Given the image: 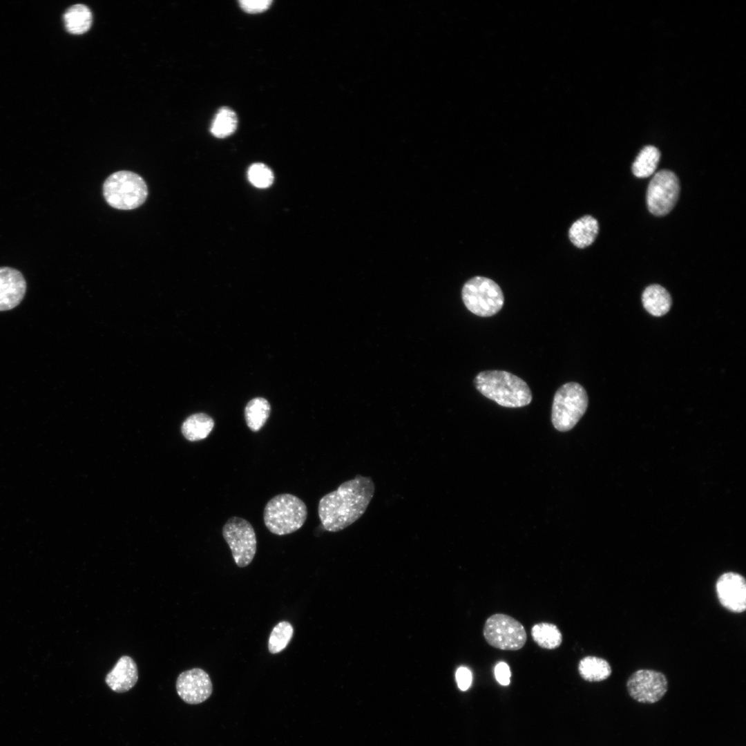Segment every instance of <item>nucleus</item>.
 I'll return each mask as SVG.
<instances>
[{"mask_svg":"<svg viewBox=\"0 0 746 746\" xmlns=\"http://www.w3.org/2000/svg\"><path fill=\"white\" fill-rule=\"evenodd\" d=\"M474 383L481 394L503 407H524L532 401L531 391L527 383L508 372H481L476 376Z\"/></svg>","mask_w":746,"mask_h":746,"instance_id":"nucleus-2","label":"nucleus"},{"mask_svg":"<svg viewBox=\"0 0 746 746\" xmlns=\"http://www.w3.org/2000/svg\"><path fill=\"white\" fill-rule=\"evenodd\" d=\"M598 231L599 224L597 220L586 215L572 224L568 231V237L576 247L582 249L595 241Z\"/></svg>","mask_w":746,"mask_h":746,"instance_id":"nucleus-16","label":"nucleus"},{"mask_svg":"<svg viewBox=\"0 0 746 746\" xmlns=\"http://www.w3.org/2000/svg\"><path fill=\"white\" fill-rule=\"evenodd\" d=\"M716 590L721 605L733 613H743L746 609V582L739 573L727 572L716 581Z\"/></svg>","mask_w":746,"mask_h":746,"instance_id":"nucleus-12","label":"nucleus"},{"mask_svg":"<svg viewBox=\"0 0 746 746\" xmlns=\"http://www.w3.org/2000/svg\"><path fill=\"white\" fill-rule=\"evenodd\" d=\"M248 179L254 186L258 188H267L273 183L274 174L267 165L262 163H255L249 168Z\"/></svg>","mask_w":746,"mask_h":746,"instance_id":"nucleus-25","label":"nucleus"},{"mask_svg":"<svg viewBox=\"0 0 746 746\" xmlns=\"http://www.w3.org/2000/svg\"><path fill=\"white\" fill-rule=\"evenodd\" d=\"M577 669L582 678L588 682L603 681L612 673L611 667L607 660L593 656H588L580 660Z\"/></svg>","mask_w":746,"mask_h":746,"instance_id":"nucleus-17","label":"nucleus"},{"mask_svg":"<svg viewBox=\"0 0 746 746\" xmlns=\"http://www.w3.org/2000/svg\"><path fill=\"white\" fill-rule=\"evenodd\" d=\"M644 308L651 315L662 316L666 314L672 305V298L667 290L660 285L647 287L642 295Z\"/></svg>","mask_w":746,"mask_h":746,"instance_id":"nucleus-15","label":"nucleus"},{"mask_svg":"<svg viewBox=\"0 0 746 746\" xmlns=\"http://www.w3.org/2000/svg\"><path fill=\"white\" fill-rule=\"evenodd\" d=\"M240 8L246 12L256 14L268 10L272 1L269 0H242L238 1Z\"/></svg>","mask_w":746,"mask_h":746,"instance_id":"nucleus-26","label":"nucleus"},{"mask_svg":"<svg viewBox=\"0 0 746 746\" xmlns=\"http://www.w3.org/2000/svg\"><path fill=\"white\" fill-rule=\"evenodd\" d=\"M680 191L679 180L673 172L667 169L658 171L647 191L649 211L656 216L668 214L675 207Z\"/></svg>","mask_w":746,"mask_h":746,"instance_id":"nucleus-9","label":"nucleus"},{"mask_svg":"<svg viewBox=\"0 0 746 746\" xmlns=\"http://www.w3.org/2000/svg\"><path fill=\"white\" fill-rule=\"evenodd\" d=\"M103 194L111 207L120 210H131L145 202L148 188L138 174L129 171H119L112 173L105 180Z\"/></svg>","mask_w":746,"mask_h":746,"instance_id":"nucleus-4","label":"nucleus"},{"mask_svg":"<svg viewBox=\"0 0 746 746\" xmlns=\"http://www.w3.org/2000/svg\"><path fill=\"white\" fill-rule=\"evenodd\" d=\"M461 297L470 312L482 317L496 314L504 302L499 286L494 280L483 276H475L468 280L462 288Z\"/></svg>","mask_w":746,"mask_h":746,"instance_id":"nucleus-6","label":"nucleus"},{"mask_svg":"<svg viewBox=\"0 0 746 746\" xmlns=\"http://www.w3.org/2000/svg\"><path fill=\"white\" fill-rule=\"evenodd\" d=\"M374 492L372 478L357 475L324 495L318 507L323 528L338 532L352 524L364 514Z\"/></svg>","mask_w":746,"mask_h":746,"instance_id":"nucleus-1","label":"nucleus"},{"mask_svg":"<svg viewBox=\"0 0 746 746\" xmlns=\"http://www.w3.org/2000/svg\"><path fill=\"white\" fill-rule=\"evenodd\" d=\"M589 399L585 389L579 383L569 382L555 392L551 412V421L556 430H571L585 413Z\"/></svg>","mask_w":746,"mask_h":746,"instance_id":"nucleus-5","label":"nucleus"},{"mask_svg":"<svg viewBox=\"0 0 746 746\" xmlns=\"http://www.w3.org/2000/svg\"><path fill=\"white\" fill-rule=\"evenodd\" d=\"M530 633L533 641L544 649H555L562 642V634L553 623L542 622L535 624L531 628Z\"/></svg>","mask_w":746,"mask_h":746,"instance_id":"nucleus-19","label":"nucleus"},{"mask_svg":"<svg viewBox=\"0 0 746 746\" xmlns=\"http://www.w3.org/2000/svg\"><path fill=\"white\" fill-rule=\"evenodd\" d=\"M294 633L292 625L287 621L278 623L272 629L268 642V649L271 653L282 651L289 644Z\"/></svg>","mask_w":746,"mask_h":746,"instance_id":"nucleus-24","label":"nucleus"},{"mask_svg":"<svg viewBox=\"0 0 746 746\" xmlns=\"http://www.w3.org/2000/svg\"><path fill=\"white\" fill-rule=\"evenodd\" d=\"M629 695L635 701L653 704L660 700L668 690V680L662 672L642 669L633 672L627 681Z\"/></svg>","mask_w":746,"mask_h":746,"instance_id":"nucleus-10","label":"nucleus"},{"mask_svg":"<svg viewBox=\"0 0 746 746\" xmlns=\"http://www.w3.org/2000/svg\"><path fill=\"white\" fill-rule=\"evenodd\" d=\"M66 30L72 34L79 35L88 31L92 23V14L85 5L76 4L70 7L64 15Z\"/></svg>","mask_w":746,"mask_h":746,"instance_id":"nucleus-20","label":"nucleus"},{"mask_svg":"<svg viewBox=\"0 0 746 746\" xmlns=\"http://www.w3.org/2000/svg\"><path fill=\"white\" fill-rule=\"evenodd\" d=\"M26 283L22 274L12 267H0V311L15 308L23 300Z\"/></svg>","mask_w":746,"mask_h":746,"instance_id":"nucleus-13","label":"nucleus"},{"mask_svg":"<svg viewBox=\"0 0 746 746\" xmlns=\"http://www.w3.org/2000/svg\"><path fill=\"white\" fill-rule=\"evenodd\" d=\"M495 676L497 681L504 686L510 684L511 676L508 664L504 662H500L495 667Z\"/></svg>","mask_w":746,"mask_h":746,"instance_id":"nucleus-28","label":"nucleus"},{"mask_svg":"<svg viewBox=\"0 0 746 746\" xmlns=\"http://www.w3.org/2000/svg\"><path fill=\"white\" fill-rule=\"evenodd\" d=\"M213 419L207 414L197 413L189 417L182 423V432L189 441H196L208 437L214 427Z\"/></svg>","mask_w":746,"mask_h":746,"instance_id":"nucleus-18","label":"nucleus"},{"mask_svg":"<svg viewBox=\"0 0 746 746\" xmlns=\"http://www.w3.org/2000/svg\"><path fill=\"white\" fill-rule=\"evenodd\" d=\"M307 517L305 504L298 497L284 493L271 498L266 504L263 519L272 533L284 535L303 526Z\"/></svg>","mask_w":746,"mask_h":746,"instance_id":"nucleus-3","label":"nucleus"},{"mask_svg":"<svg viewBox=\"0 0 746 746\" xmlns=\"http://www.w3.org/2000/svg\"><path fill=\"white\" fill-rule=\"evenodd\" d=\"M456 681L459 688L461 691H466L472 683V673L469 669L460 667L457 669L455 674Z\"/></svg>","mask_w":746,"mask_h":746,"instance_id":"nucleus-27","label":"nucleus"},{"mask_svg":"<svg viewBox=\"0 0 746 746\" xmlns=\"http://www.w3.org/2000/svg\"><path fill=\"white\" fill-rule=\"evenodd\" d=\"M222 536L236 565L239 567L249 565L256 552V537L251 524L243 518L232 517L224 524Z\"/></svg>","mask_w":746,"mask_h":746,"instance_id":"nucleus-8","label":"nucleus"},{"mask_svg":"<svg viewBox=\"0 0 746 746\" xmlns=\"http://www.w3.org/2000/svg\"><path fill=\"white\" fill-rule=\"evenodd\" d=\"M483 634L488 644L505 651H517L526 644L527 635L523 624L504 613H495L485 622Z\"/></svg>","mask_w":746,"mask_h":746,"instance_id":"nucleus-7","label":"nucleus"},{"mask_svg":"<svg viewBox=\"0 0 746 746\" xmlns=\"http://www.w3.org/2000/svg\"><path fill=\"white\" fill-rule=\"evenodd\" d=\"M176 690L185 702L196 705L207 700L213 686L209 674L202 669L193 668L181 673L176 680Z\"/></svg>","mask_w":746,"mask_h":746,"instance_id":"nucleus-11","label":"nucleus"},{"mask_svg":"<svg viewBox=\"0 0 746 746\" xmlns=\"http://www.w3.org/2000/svg\"><path fill=\"white\" fill-rule=\"evenodd\" d=\"M238 123V117L234 111L228 106H222L216 113L210 131L216 137L224 138L236 131Z\"/></svg>","mask_w":746,"mask_h":746,"instance_id":"nucleus-22","label":"nucleus"},{"mask_svg":"<svg viewBox=\"0 0 746 746\" xmlns=\"http://www.w3.org/2000/svg\"><path fill=\"white\" fill-rule=\"evenodd\" d=\"M271 406L268 401L256 397L248 402L245 408V418L248 428L253 432L259 431L269 417Z\"/></svg>","mask_w":746,"mask_h":746,"instance_id":"nucleus-21","label":"nucleus"},{"mask_svg":"<svg viewBox=\"0 0 746 746\" xmlns=\"http://www.w3.org/2000/svg\"><path fill=\"white\" fill-rule=\"evenodd\" d=\"M138 680L137 667L134 660L128 656L119 658L105 682L109 688L117 693H124L132 689Z\"/></svg>","mask_w":746,"mask_h":746,"instance_id":"nucleus-14","label":"nucleus"},{"mask_svg":"<svg viewBox=\"0 0 746 746\" xmlns=\"http://www.w3.org/2000/svg\"><path fill=\"white\" fill-rule=\"evenodd\" d=\"M660 157L659 150L653 146H646L638 153L632 164V172L638 178H647L656 171Z\"/></svg>","mask_w":746,"mask_h":746,"instance_id":"nucleus-23","label":"nucleus"}]
</instances>
